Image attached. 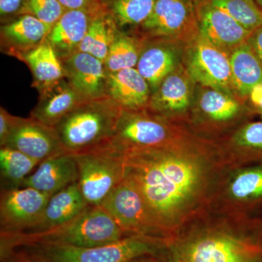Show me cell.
Listing matches in <instances>:
<instances>
[{"label": "cell", "instance_id": "1", "mask_svg": "<svg viewBox=\"0 0 262 262\" xmlns=\"http://www.w3.org/2000/svg\"><path fill=\"white\" fill-rule=\"evenodd\" d=\"M135 186L166 239L211 206L225 168L215 144L201 136L124 155Z\"/></svg>", "mask_w": 262, "mask_h": 262}, {"label": "cell", "instance_id": "2", "mask_svg": "<svg viewBox=\"0 0 262 262\" xmlns=\"http://www.w3.org/2000/svg\"><path fill=\"white\" fill-rule=\"evenodd\" d=\"M166 262H262V219L209 206L168 239Z\"/></svg>", "mask_w": 262, "mask_h": 262}, {"label": "cell", "instance_id": "3", "mask_svg": "<svg viewBox=\"0 0 262 262\" xmlns=\"http://www.w3.org/2000/svg\"><path fill=\"white\" fill-rule=\"evenodd\" d=\"M130 236L101 206H91L78 217L45 232L1 234V256L15 248L34 245H63L80 248L105 246Z\"/></svg>", "mask_w": 262, "mask_h": 262}, {"label": "cell", "instance_id": "4", "mask_svg": "<svg viewBox=\"0 0 262 262\" xmlns=\"http://www.w3.org/2000/svg\"><path fill=\"white\" fill-rule=\"evenodd\" d=\"M200 136L185 121L141 110H122L113 136L97 149L124 155L139 150L164 147Z\"/></svg>", "mask_w": 262, "mask_h": 262}, {"label": "cell", "instance_id": "5", "mask_svg": "<svg viewBox=\"0 0 262 262\" xmlns=\"http://www.w3.org/2000/svg\"><path fill=\"white\" fill-rule=\"evenodd\" d=\"M122 108L110 96L87 100L55 127L67 152L97 149L113 136Z\"/></svg>", "mask_w": 262, "mask_h": 262}, {"label": "cell", "instance_id": "6", "mask_svg": "<svg viewBox=\"0 0 262 262\" xmlns=\"http://www.w3.org/2000/svg\"><path fill=\"white\" fill-rule=\"evenodd\" d=\"M166 242L165 239L130 235L113 244L98 247L46 244L20 248L44 262H127L143 255L162 257Z\"/></svg>", "mask_w": 262, "mask_h": 262}, {"label": "cell", "instance_id": "7", "mask_svg": "<svg viewBox=\"0 0 262 262\" xmlns=\"http://www.w3.org/2000/svg\"><path fill=\"white\" fill-rule=\"evenodd\" d=\"M144 41L168 39L187 46L199 35L193 0H155L149 18L128 32Z\"/></svg>", "mask_w": 262, "mask_h": 262}, {"label": "cell", "instance_id": "8", "mask_svg": "<svg viewBox=\"0 0 262 262\" xmlns=\"http://www.w3.org/2000/svg\"><path fill=\"white\" fill-rule=\"evenodd\" d=\"M78 185L88 204L99 206L124 179V156L101 149L75 154Z\"/></svg>", "mask_w": 262, "mask_h": 262}, {"label": "cell", "instance_id": "9", "mask_svg": "<svg viewBox=\"0 0 262 262\" xmlns=\"http://www.w3.org/2000/svg\"><path fill=\"white\" fill-rule=\"evenodd\" d=\"M223 173L213 203L224 211L251 213L262 210V163L248 164Z\"/></svg>", "mask_w": 262, "mask_h": 262}, {"label": "cell", "instance_id": "10", "mask_svg": "<svg viewBox=\"0 0 262 262\" xmlns=\"http://www.w3.org/2000/svg\"><path fill=\"white\" fill-rule=\"evenodd\" d=\"M183 63L198 85L236 96L232 88L228 52L217 47L199 34L186 46Z\"/></svg>", "mask_w": 262, "mask_h": 262}, {"label": "cell", "instance_id": "11", "mask_svg": "<svg viewBox=\"0 0 262 262\" xmlns=\"http://www.w3.org/2000/svg\"><path fill=\"white\" fill-rule=\"evenodd\" d=\"M101 206L130 235L168 239L155 225L140 192L126 179L115 188Z\"/></svg>", "mask_w": 262, "mask_h": 262}, {"label": "cell", "instance_id": "12", "mask_svg": "<svg viewBox=\"0 0 262 262\" xmlns=\"http://www.w3.org/2000/svg\"><path fill=\"white\" fill-rule=\"evenodd\" d=\"M51 196L30 187L5 188L0 196V234L20 233L34 228Z\"/></svg>", "mask_w": 262, "mask_h": 262}, {"label": "cell", "instance_id": "13", "mask_svg": "<svg viewBox=\"0 0 262 262\" xmlns=\"http://www.w3.org/2000/svg\"><path fill=\"white\" fill-rule=\"evenodd\" d=\"M196 82L184 63L167 76L150 96L147 108L151 113L187 122L196 93Z\"/></svg>", "mask_w": 262, "mask_h": 262}, {"label": "cell", "instance_id": "14", "mask_svg": "<svg viewBox=\"0 0 262 262\" xmlns=\"http://www.w3.org/2000/svg\"><path fill=\"white\" fill-rule=\"evenodd\" d=\"M243 104L234 95L199 85L189 118L192 120L194 129L199 127L200 130H219L243 117L245 113Z\"/></svg>", "mask_w": 262, "mask_h": 262}, {"label": "cell", "instance_id": "15", "mask_svg": "<svg viewBox=\"0 0 262 262\" xmlns=\"http://www.w3.org/2000/svg\"><path fill=\"white\" fill-rule=\"evenodd\" d=\"M199 34L217 47L230 52L248 40L252 32L207 0H195Z\"/></svg>", "mask_w": 262, "mask_h": 262}, {"label": "cell", "instance_id": "16", "mask_svg": "<svg viewBox=\"0 0 262 262\" xmlns=\"http://www.w3.org/2000/svg\"><path fill=\"white\" fill-rule=\"evenodd\" d=\"M4 146L21 151L40 163L55 155L67 152L55 127L48 126L32 117H18Z\"/></svg>", "mask_w": 262, "mask_h": 262}, {"label": "cell", "instance_id": "17", "mask_svg": "<svg viewBox=\"0 0 262 262\" xmlns=\"http://www.w3.org/2000/svg\"><path fill=\"white\" fill-rule=\"evenodd\" d=\"M185 47L168 39L144 41L136 68L149 84L151 94L167 76L182 64Z\"/></svg>", "mask_w": 262, "mask_h": 262}, {"label": "cell", "instance_id": "18", "mask_svg": "<svg viewBox=\"0 0 262 262\" xmlns=\"http://www.w3.org/2000/svg\"><path fill=\"white\" fill-rule=\"evenodd\" d=\"M61 61L66 78L82 97L91 100L107 96L108 72L104 62L80 51L72 53Z\"/></svg>", "mask_w": 262, "mask_h": 262}, {"label": "cell", "instance_id": "19", "mask_svg": "<svg viewBox=\"0 0 262 262\" xmlns=\"http://www.w3.org/2000/svg\"><path fill=\"white\" fill-rule=\"evenodd\" d=\"M215 146L225 169L262 163V120L241 124Z\"/></svg>", "mask_w": 262, "mask_h": 262}, {"label": "cell", "instance_id": "20", "mask_svg": "<svg viewBox=\"0 0 262 262\" xmlns=\"http://www.w3.org/2000/svg\"><path fill=\"white\" fill-rule=\"evenodd\" d=\"M75 155L63 152L43 160L22 183L20 187H30L52 196L78 182Z\"/></svg>", "mask_w": 262, "mask_h": 262}, {"label": "cell", "instance_id": "21", "mask_svg": "<svg viewBox=\"0 0 262 262\" xmlns=\"http://www.w3.org/2000/svg\"><path fill=\"white\" fill-rule=\"evenodd\" d=\"M37 91L39 99L31 112L30 117L53 127L81 103L87 101L66 77Z\"/></svg>", "mask_w": 262, "mask_h": 262}, {"label": "cell", "instance_id": "22", "mask_svg": "<svg viewBox=\"0 0 262 262\" xmlns=\"http://www.w3.org/2000/svg\"><path fill=\"white\" fill-rule=\"evenodd\" d=\"M51 29V26L34 15H20L2 25L1 51L20 60L24 54L42 44Z\"/></svg>", "mask_w": 262, "mask_h": 262}, {"label": "cell", "instance_id": "23", "mask_svg": "<svg viewBox=\"0 0 262 262\" xmlns=\"http://www.w3.org/2000/svg\"><path fill=\"white\" fill-rule=\"evenodd\" d=\"M89 206L81 192L78 182L74 183L52 195L39 223L24 232L34 233L58 228L75 220Z\"/></svg>", "mask_w": 262, "mask_h": 262}, {"label": "cell", "instance_id": "24", "mask_svg": "<svg viewBox=\"0 0 262 262\" xmlns=\"http://www.w3.org/2000/svg\"><path fill=\"white\" fill-rule=\"evenodd\" d=\"M106 95L124 110L147 108L151 89L136 68L108 73Z\"/></svg>", "mask_w": 262, "mask_h": 262}, {"label": "cell", "instance_id": "25", "mask_svg": "<svg viewBox=\"0 0 262 262\" xmlns=\"http://www.w3.org/2000/svg\"><path fill=\"white\" fill-rule=\"evenodd\" d=\"M103 10L99 12H89L84 10H66L59 20L52 27L47 37V40L61 59L77 51L89 30L93 18Z\"/></svg>", "mask_w": 262, "mask_h": 262}, {"label": "cell", "instance_id": "26", "mask_svg": "<svg viewBox=\"0 0 262 262\" xmlns=\"http://www.w3.org/2000/svg\"><path fill=\"white\" fill-rule=\"evenodd\" d=\"M232 88L239 98H247L253 88L262 84V63L248 41L229 53Z\"/></svg>", "mask_w": 262, "mask_h": 262}, {"label": "cell", "instance_id": "27", "mask_svg": "<svg viewBox=\"0 0 262 262\" xmlns=\"http://www.w3.org/2000/svg\"><path fill=\"white\" fill-rule=\"evenodd\" d=\"M20 61L28 66L33 77L32 87L37 91L65 78L61 59L47 39L24 54Z\"/></svg>", "mask_w": 262, "mask_h": 262}, {"label": "cell", "instance_id": "28", "mask_svg": "<svg viewBox=\"0 0 262 262\" xmlns=\"http://www.w3.org/2000/svg\"><path fill=\"white\" fill-rule=\"evenodd\" d=\"M121 32L106 9L93 18L77 51L92 55L104 62L110 48Z\"/></svg>", "mask_w": 262, "mask_h": 262}, {"label": "cell", "instance_id": "29", "mask_svg": "<svg viewBox=\"0 0 262 262\" xmlns=\"http://www.w3.org/2000/svg\"><path fill=\"white\" fill-rule=\"evenodd\" d=\"M155 3V0H104L106 11L122 32L140 27L149 18Z\"/></svg>", "mask_w": 262, "mask_h": 262}, {"label": "cell", "instance_id": "30", "mask_svg": "<svg viewBox=\"0 0 262 262\" xmlns=\"http://www.w3.org/2000/svg\"><path fill=\"white\" fill-rule=\"evenodd\" d=\"M144 46V41L131 33L120 32L110 51L105 67L108 73L136 68Z\"/></svg>", "mask_w": 262, "mask_h": 262}, {"label": "cell", "instance_id": "31", "mask_svg": "<svg viewBox=\"0 0 262 262\" xmlns=\"http://www.w3.org/2000/svg\"><path fill=\"white\" fill-rule=\"evenodd\" d=\"M40 162L8 146L0 148L1 179L8 187H20Z\"/></svg>", "mask_w": 262, "mask_h": 262}, {"label": "cell", "instance_id": "32", "mask_svg": "<svg viewBox=\"0 0 262 262\" xmlns=\"http://www.w3.org/2000/svg\"><path fill=\"white\" fill-rule=\"evenodd\" d=\"M250 32L262 27V10L254 0H207Z\"/></svg>", "mask_w": 262, "mask_h": 262}, {"label": "cell", "instance_id": "33", "mask_svg": "<svg viewBox=\"0 0 262 262\" xmlns=\"http://www.w3.org/2000/svg\"><path fill=\"white\" fill-rule=\"evenodd\" d=\"M65 11L59 0H27L22 15H34L53 27Z\"/></svg>", "mask_w": 262, "mask_h": 262}, {"label": "cell", "instance_id": "34", "mask_svg": "<svg viewBox=\"0 0 262 262\" xmlns=\"http://www.w3.org/2000/svg\"><path fill=\"white\" fill-rule=\"evenodd\" d=\"M27 0H0L2 24L8 23L23 14Z\"/></svg>", "mask_w": 262, "mask_h": 262}, {"label": "cell", "instance_id": "35", "mask_svg": "<svg viewBox=\"0 0 262 262\" xmlns=\"http://www.w3.org/2000/svg\"><path fill=\"white\" fill-rule=\"evenodd\" d=\"M18 117L8 113L3 106L0 107V147L6 144Z\"/></svg>", "mask_w": 262, "mask_h": 262}, {"label": "cell", "instance_id": "36", "mask_svg": "<svg viewBox=\"0 0 262 262\" xmlns=\"http://www.w3.org/2000/svg\"><path fill=\"white\" fill-rule=\"evenodd\" d=\"M66 10H84L99 12L105 9L104 0H59Z\"/></svg>", "mask_w": 262, "mask_h": 262}, {"label": "cell", "instance_id": "37", "mask_svg": "<svg viewBox=\"0 0 262 262\" xmlns=\"http://www.w3.org/2000/svg\"><path fill=\"white\" fill-rule=\"evenodd\" d=\"M1 262H44L23 249H15L1 256Z\"/></svg>", "mask_w": 262, "mask_h": 262}, {"label": "cell", "instance_id": "38", "mask_svg": "<svg viewBox=\"0 0 262 262\" xmlns=\"http://www.w3.org/2000/svg\"><path fill=\"white\" fill-rule=\"evenodd\" d=\"M247 98L251 110L262 118V84L253 88Z\"/></svg>", "mask_w": 262, "mask_h": 262}, {"label": "cell", "instance_id": "39", "mask_svg": "<svg viewBox=\"0 0 262 262\" xmlns=\"http://www.w3.org/2000/svg\"><path fill=\"white\" fill-rule=\"evenodd\" d=\"M247 41L262 63V27L253 31Z\"/></svg>", "mask_w": 262, "mask_h": 262}, {"label": "cell", "instance_id": "40", "mask_svg": "<svg viewBox=\"0 0 262 262\" xmlns=\"http://www.w3.org/2000/svg\"><path fill=\"white\" fill-rule=\"evenodd\" d=\"M127 262H166L163 258L155 255H143Z\"/></svg>", "mask_w": 262, "mask_h": 262}, {"label": "cell", "instance_id": "41", "mask_svg": "<svg viewBox=\"0 0 262 262\" xmlns=\"http://www.w3.org/2000/svg\"><path fill=\"white\" fill-rule=\"evenodd\" d=\"M254 1L256 2V4H257L260 8H262V0H254Z\"/></svg>", "mask_w": 262, "mask_h": 262}, {"label": "cell", "instance_id": "42", "mask_svg": "<svg viewBox=\"0 0 262 262\" xmlns=\"http://www.w3.org/2000/svg\"><path fill=\"white\" fill-rule=\"evenodd\" d=\"M193 1H194H194H195V0H193Z\"/></svg>", "mask_w": 262, "mask_h": 262}, {"label": "cell", "instance_id": "43", "mask_svg": "<svg viewBox=\"0 0 262 262\" xmlns=\"http://www.w3.org/2000/svg\"><path fill=\"white\" fill-rule=\"evenodd\" d=\"M262 219V218H261Z\"/></svg>", "mask_w": 262, "mask_h": 262}]
</instances>
